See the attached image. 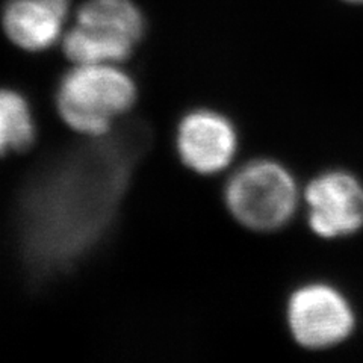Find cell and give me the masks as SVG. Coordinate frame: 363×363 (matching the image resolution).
<instances>
[{"instance_id": "1", "label": "cell", "mask_w": 363, "mask_h": 363, "mask_svg": "<svg viewBox=\"0 0 363 363\" xmlns=\"http://www.w3.org/2000/svg\"><path fill=\"white\" fill-rule=\"evenodd\" d=\"M147 145L145 126L130 123L62 152L33 173L18 206L21 252L33 274H60L101 241Z\"/></svg>"}, {"instance_id": "2", "label": "cell", "mask_w": 363, "mask_h": 363, "mask_svg": "<svg viewBox=\"0 0 363 363\" xmlns=\"http://www.w3.org/2000/svg\"><path fill=\"white\" fill-rule=\"evenodd\" d=\"M138 97L130 74L118 64H74L58 84L56 111L68 128L89 138L116 129Z\"/></svg>"}, {"instance_id": "3", "label": "cell", "mask_w": 363, "mask_h": 363, "mask_svg": "<svg viewBox=\"0 0 363 363\" xmlns=\"http://www.w3.org/2000/svg\"><path fill=\"white\" fill-rule=\"evenodd\" d=\"M144 29L132 0H86L64 33L62 50L73 64H120L133 53Z\"/></svg>"}, {"instance_id": "4", "label": "cell", "mask_w": 363, "mask_h": 363, "mask_svg": "<svg viewBox=\"0 0 363 363\" xmlns=\"http://www.w3.org/2000/svg\"><path fill=\"white\" fill-rule=\"evenodd\" d=\"M224 200L236 221L252 230L268 232L289 220L297 203V188L279 164L256 161L232 176Z\"/></svg>"}, {"instance_id": "5", "label": "cell", "mask_w": 363, "mask_h": 363, "mask_svg": "<svg viewBox=\"0 0 363 363\" xmlns=\"http://www.w3.org/2000/svg\"><path fill=\"white\" fill-rule=\"evenodd\" d=\"M238 149L233 124L212 109H194L179 121L176 150L191 172L211 176L229 167Z\"/></svg>"}, {"instance_id": "6", "label": "cell", "mask_w": 363, "mask_h": 363, "mask_svg": "<svg viewBox=\"0 0 363 363\" xmlns=\"http://www.w3.org/2000/svg\"><path fill=\"white\" fill-rule=\"evenodd\" d=\"M288 318L294 337L311 348L337 344L353 327V313L342 295L323 285L295 292L289 301Z\"/></svg>"}, {"instance_id": "7", "label": "cell", "mask_w": 363, "mask_h": 363, "mask_svg": "<svg viewBox=\"0 0 363 363\" xmlns=\"http://www.w3.org/2000/svg\"><path fill=\"white\" fill-rule=\"evenodd\" d=\"M313 232L324 238L353 233L363 224V188L345 173L313 180L306 192Z\"/></svg>"}, {"instance_id": "8", "label": "cell", "mask_w": 363, "mask_h": 363, "mask_svg": "<svg viewBox=\"0 0 363 363\" xmlns=\"http://www.w3.org/2000/svg\"><path fill=\"white\" fill-rule=\"evenodd\" d=\"M70 0H8L2 28L8 40L26 52H43L62 37Z\"/></svg>"}, {"instance_id": "9", "label": "cell", "mask_w": 363, "mask_h": 363, "mask_svg": "<svg viewBox=\"0 0 363 363\" xmlns=\"http://www.w3.org/2000/svg\"><path fill=\"white\" fill-rule=\"evenodd\" d=\"M37 138V124L28 99L11 88H0V157L26 152Z\"/></svg>"}, {"instance_id": "10", "label": "cell", "mask_w": 363, "mask_h": 363, "mask_svg": "<svg viewBox=\"0 0 363 363\" xmlns=\"http://www.w3.org/2000/svg\"><path fill=\"white\" fill-rule=\"evenodd\" d=\"M347 2H351V4H363V0H347Z\"/></svg>"}]
</instances>
